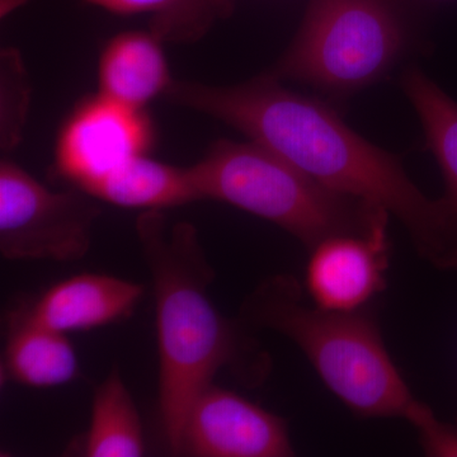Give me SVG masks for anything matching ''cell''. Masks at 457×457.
<instances>
[{
  "mask_svg": "<svg viewBox=\"0 0 457 457\" xmlns=\"http://www.w3.org/2000/svg\"><path fill=\"white\" fill-rule=\"evenodd\" d=\"M170 104L227 123L324 187L389 213L422 260L457 270V213L427 197L399 158L352 130L332 107L285 88L270 74L237 86L171 82Z\"/></svg>",
  "mask_w": 457,
  "mask_h": 457,
  "instance_id": "1",
  "label": "cell"
},
{
  "mask_svg": "<svg viewBox=\"0 0 457 457\" xmlns=\"http://www.w3.org/2000/svg\"><path fill=\"white\" fill-rule=\"evenodd\" d=\"M137 233L154 285L159 427L167 449L180 455L188 409L216 374L228 369L255 386L269 376L270 357L245 323L213 305L215 275L194 225L154 210L140 213Z\"/></svg>",
  "mask_w": 457,
  "mask_h": 457,
  "instance_id": "2",
  "label": "cell"
},
{
  "mask_svg": "<svg viewBox=\"0 0 457 457\" xmlns=\"http://www.w3.org/2000/svg\"><path fill=\"white\" fill-rule=\"evenodd\" d=\"M240 320L293 341L328 389L361 418H404L411 425L427 407L400 375L374 319L311 305L293 276L261 282L243 303Z\"/></svg>",
  "mask_w": 457,
  "mask_h": 457,
  "instance_id": "3",
  "label": "cell"
},
{
  "mask_svg": "<svg viewBox=\"0 0 457 457\" xmlns=\"http://www.w3.org/2000/svg\"><path fill=\"white\" fill-rule=\"evenodd\" d=\"M189 168L201 200L273 222L309 252L329 237L387 231L390 216L383 209L324 187L257 141H216Z\"/></svg>",
  "mask_w": 457,
  "mask_h": 457,
  "instance_id": "4",
  "label": "cell"
},
{
  "mask_svg": "<svg viewBox=\"0 0 457 457\" xmlns=\"http://www.w3.org/2000/svg\"><path fill=\"white\" fill-rule=\"evenodd\" d=\"M405 44L404 27L386 0H312L270 75L345 97L383 79Z\"/></svg>",
  "mask_w": 457,
  "mask_h": 457,
  "instance_id": "5",
  "label": "cell"
},
{
  "mask_svg": "<svg viewBox=\"0 0 457 457\" xmlns=\"http://www.w3.org/2000/svg\"><path fill=\"white\" fill-rule=\"evenodd\" d=\"M86 192H54L11 161L0 164V253L11 261L75 262L101 215Z\"/></svg>",
  "mask_w": 457,
  "mask_h": 457,
  "instance_id": "6",
  "label": "cell"
},
{
  "mask_svg": "<svg viewBox=\"0 0 457 457\" xmlns=\"http://www.w3.org/2000/svg\"><path fill=\"white\" fill-rule=\"evenodd\" d=\"M152 121L137 110L98 93L75 107L56 141L57 173L88 192L90 187L134 156L147 154Z\"/></svg>",
  "mask_w": 457,
  "mask_h": 457,
  "instance_id": "7",
  "label": "cell"
},
{
  "mask_svg": "<svg viewBox=\"0 0 457 457\" xmlns=\"http://www.w3.org/2000/svg\"><path fill=\"white\" fill-rule=\"evenodd\" d=\"M180 455L288 457L295 449L281 417L212 383L188 409Z\"/></svg>",
  "mask_w": 457,
  "mask_h": 457,
  "instance_id": "8",
  "label": "cell"
},
{
  "mask_svg": "<svg viewBox=\"0 0 457 457\" xmlns=\"http://www.w3.org/2000/svg\"><path fill=\"white\" fill-rule=\"evenodd\" d=\"M305 287L312 303L352 312L383 293L389 269L387 231L374 236H337L312 249Z\"/></svg>",
  "mask_w": 457,
  "mask_h": 457,
  "instance_id": "9",
  "label": "cell"
},
{
  "mask_svg": "<svg viewBox=\"0 0 457 457\" xmlns=\"http://www.w3.org/2000/svg\"><path fill=\"white\" fill-rule=\"evenodd\" d=\"M144 286L101 273H82L47 288L18 309L27 319L69 335L110 326L130 318Z\"/></svg>",
  "mask_w": 457,
  "mask_h": 457,
  "instance_id": "10",
  "label": "cell"
},
{
  "mask_svg": "<svg viewBox=\"0 0 457 457\" xmlns=\"http://www.w3.org/2000/svg\"><path fill=\"white\" fill-rule=\"evenodd\" d=\"M163 44L150 29L114 36L99 59L98 93L126 106L145 110L173 82Z\"/></svg>",
  "mask_w": 457,
  "mask_h": 457,
  "instance_id": "11",
  "label": "cell"
},
{
  "mask_svg": "<svg viewBox=\"0 0 457 457\" xmlns=\"http://www.w3.org/2000/svg\"><path fill=\"white\" fill-rule=\"evenodd\" d=\"M79 372V360L68 335L33 323L18 309L9 315L3 380L46 389L71 383Z\"/></svg>",
  "mask_w": 457,
  "mask_h": 457,
  "instance_id": "12",
  "label": "cell"
},
{
  "mask_svg": "<svg viewBox=\"0 0 457 457\" xmlns=\"http://www.w3.org/2000/svg\"><path fill=\"white\" fill-rule=\"evenodd\" d=\"M86 194L114 206L144 212H163L201 200L191 168L174 167L147 154L134 156Z\"/></svg>",
  "mask_w": 457,
  "mask_h": 457,
  "instance_id": "13",
  "label": "cell"
},
{
  "mask_svg": "<svg viewBox=\"0 0 457 457\" xmlns=\"http://www.w3.org/2000/svg\"><path fill=\"white\" fill-rule=\"evenodd\" d=\"M84 456L140 457L145 453L143 422L119 368L96 387Z\"/></svg>",
  "mask_w": 457,
  "mask_h": 457,
  "instance_id": "14",
  "label": "cell"
},
{
  "mask_svg": "<svg viewBox=\"0 0 457 457\" xmlns=\"http://www.w3.org/2000/svg\"><path fill=\"white\" fill-rule=\"evenodd\" d=\"M403 90L420 117L426 143L440 165L444 200L457 213V102L418 68L405 71Z\"/></svg>",
  "mask_w": 457,
  "mask_h": 457,
  "instance_id": "15",
  "label": "cell"
},
{
  "mask_svg": "<svg viewBox=\"0 0 457 457\" xmlns=\"http://www.w3.org/2000/svg\"><path fill=\"white\" fill-rule=\"evenodd\" d=\"M116 14H149L150 31L170 44H194L233 12L237 0H84Z\"/></svg>",
  "mask_w": 457,
  "mask_h": 457,
  "instance_id": "16",
  "label": "cell"
},
{
  "mask_svg": "<svg viewBox=\"0 0 457 457\" xmlns=\"http://www.w3.org/2000/svg\"><path fill=\"white\" fill-rule=\"evenodd\" d=\"M411 426L427 456L457 457V425L442 422L428 407Z\"/></svg>",
  "mask_w": 457,
  "mask_h": 457,
  "instance_id": "17",
  "label": "cell"
}]
</instances>
